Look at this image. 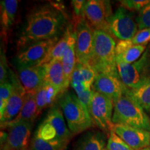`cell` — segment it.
<instances>
[{"mask_svg": "<svg viewBox=\"0 0 150 150\" xmlns=\"http://www.w3.org/2000/svg\"><path fill=\"white\" fill-rule=\"evenodd\" d=\"M67 20L59 8L44 4L31 11L19 35L18 47L22 50L32 43L59 38L65 32Z\"/></svg>", "mask_w": 150, "mask_h": 150, "instance_id": "obj_1", "label": "cell"}, {"mask_svg": "<svg viewBox=\"0 0 150 150\" xmlns=\"http://www.w3.org/2000/svg\"><path fill=\"white\" fill-rule=\"evenodd\" d=\"M115 40L109 33L94 30L93 50L90 65L97 74L100 73L119 76L116 63Z\"/></svg>", "mask_w": 150, "mask_h": 150, "instance_id": "obj_2", "label": "cell"}, {"mask_svg": "<svg viewBox=\"0 0 150 150\" xmlns=\"http://www.w3.org/2000/svg\"><path fill=\"white\" fill-rule=\"evenodd\" d=\"M112 122L150 131V119L145 110L127 93H123L113 102Z\"/></svg>", "mask_w": 150, "mask_h": 150, "instance_id": "obj_3", "label": "cell"}, {"mask_svg": "<svg viewBox=\"0 0 150 150\" xmlns=\"http://www.w3.org/2000/svg\"><path fill=\"white\" fill-rule=\"evenodd\" d=\"M59 105L73 136L88 130L95 125L88 110L74 93L65 91L59 98Z\"/></svg>", "mask_w": 150, "mask_h": 150, "instance_id": "obj_4", "label": "cell"}, {"mask_svg": "<svg viewBox=\"0 0 150 150\" xmlns=\"http://www.w3.org/2000/svg\"><path fill=\"white\" fill-rule=\"evenodd\" d=\"M120 80L128 89H134L145 83L150 76V47L134 63H117Z\"/></svg>", "mask_w": 150, "mask_h": 150, "instance_id": "obj_5", "label": "cell"}, {"mask_svg": "<svg viewBox=\"0 0 150 150\" xmlns=\"http://www.w3.org/2000/svg\"><path fill=\"white\" fill-rule=\"evenodd\" d=\"M33 122L22 121L14 124L1 125V150H20L29 148Z\"/></svg>", "mask_w": 150, "mask_h": 150, "instance_id": "obj_6", "label": "cell"}, {"mask_svg": "<svg viewBox=\"0 0 150 150\" xmlns=\"http://www.w3.org/2000/svg\"><path fill=\"white\" fill-rule=\"evenodd\" d=\"M113 100L106 95L94 91L89 105V112L95 125L109 135L112 125Z\"/></svg>", "mask_w": 150, "mask_h": 150, "instance_id": "obj_7", "label": "cell"}, {"mask_svg": "<svg viewBox=\"0 0 150 150\" xmlns=\"http://www.w3.org/2000/svg\"><path fill=\"white\" fill-rule=\"evenodd\" d=\"M59 38L42 40L29 45L18 52L16 57L17 67L44 65V62Z\"/></svg>", "mask_w": 150, "mask_h": 150, "instance_id": "obj_8", "label": "cell"}, {"mask_svg": "<svg viewBox=\"0 0 150 150\" xmlns=\"http://www.w3.org/2000/svg\"><path fill=\"white\" fill-rule=\"evenodd\" d=\"M138 31L134 15L130 11L119 7L108 23V33L120 40H131Z\"/></svg>", "mask_w": 150, "mask_h": 150, "instance_id": "obj_9", "label": "cell"}, {"mask_svg": "<svg viewBox=\"0 0 150 150\" xmlns=\"http://www.w3.org/2000/svg\"><path fill=\"white\" fill-rule=\"evenodd\" d=\"M77 62L90 65L93 50L94 29L85 18H78L74 31Z\"/></svg>", "mask_w": 150, "mask_h": 150, "instance_id": "obj_10", "label": "cell"}, {"mask_svg": "<svg viewBox=\"0 0 150 150\" xmlns=\"http://www.w3.org/2000/svg\"><path fill=\"white\" fill-rule=\"evenodd\" d=\"M108 1L88 0L83 7V18L94 30H101L108 33V23L112 16Z\"/></svg>", "mask_w": 150, "mask_h": 150, "instance_id": "obj_11", "label": "cell"}, {"mask_svg": "<svg viewBox=\"0 0 150 150\" xmlns=\"http://www.w3.org/2000/svg\"><path fill=\"white\" fill-rule=\"evenodd\" d=\"M110 130L134 150H141L150 145V131L126 125L112 124Z\"/></svg>", "mask_w": 150, "mask_h": 150, "instance_id": "obj_12", "label": "cell"}, {"mask_svg": "<svg viewBox=\"0 0 150 150\" xmlns=\"http://www.w3.org/2000/svg\"><path fill=\"white\" fill-rule=\"evenodd\" d=\"M10 80L13 85V91L4 110L0 113L1 125L10 122L18 115L23 106L27 95L21 82H20L15 75H11Z\"/></svg>", "mask_w": 150, "mask_h": 150, "instance_id": "obj_13", "label": "cell"}, {"mask_svg": "<svg viewBox=\"0 0 150 150\" xmlns=\"http://www.w3.org/2000/svg\"><path fill=\"white\" fill-rule=\"evenodd\" d=\"M20 82L27 94H35L45 83V65L18 67Z\"/></svg>", "mask_w": 150, "mask_h": 150, "instance_id": "obj_14", "label": "cell"}, {"mask_svg": "<svg viewBox=\"0 0 150 150\" xmlns=\"http://www.w3.org/2000/svg\"><path fill=\"white\" fill-rule=\"evenodd\" d=\"M93 89L112 99L114 102L123 93L125 86L119 76L100 73L95 77Z\"/></svg>", "mask_w": 150, "mask_h": 150, "instance_id": "obj_15", "label": "cell"}, {"mask_svg": "<svg viewBox=\"0 0 150 150\" xmlns=\"http://www.w3.org/2000/svg\"><path fill=\"white\" fill-rule=\"evenodd\" d=\"M97 73L90 65L77 62L70 81V85L76 95L93 90Z\"/></svg>", "mask_w": 150, "mask_h": 150, "instance_id": "obj_16", "label": "cell"}, {"mask_svg": "<svg viewBox=\"0 0 150 150\" xmlns=\"http://www.w3.org/2000/svg\"><path fill=\"white\" fill-rule=\"evenodd\" d=\"M147 48V45H135L131 40H120L115 47L116 63H134L141 57Z\"/></svg>", "mask_w": 150, "mask_h": 150, "instance_id": "obj_17", "label": "cell"}, {"mask_svg": "<svg viewBox=\"0 0 150 150\" xmlns=\"http://www.w3.org/2000/svg\"><path fill=\"white\" fill-rule=\"evenodd\" d=\"M45 83L53 86L61 95L67 91L68 86L66 83L61 61L53 60L45 64Z\"/></svg>", "mask_w": 150, "mask_h": 150, "instance_id": "obj_18", "label": "cell"}, {"mask_svg": "<svg viewBox=\"0 0 150 150\" xmlns=\"http://www.w3.org/2000/svg\"><path fill=\"white\" fill-rule=\"evenodd\" d=\"M45 120L55 129L60 140L65 145H67L73 135L65 123L64 115L59 104L54 105L50 108Z\"/></svg>", "mask_w": 150, "mask_h": 150, "instance_id": "obj_19", "label": "cell"}, {"mask_svg": "<svg viewBox=\"0 0 150 150\" xmlns=\"http://www.w3.org/2000/svg\"><path fill=\"white\" fill-rule=\"evenodd\" d=\"M106 138L102 131H88L76 142L74 150H104Z\"/></svg>", "mask_w": 150, "mask_h": 150, "instance_id": "obj_20", "label": "cell"}, {"mask_svg": "<svg viewBox=\"0 0 150 150\" xmlns=\"http://www.w3.org/2000/svg\"><path fill=\"white\" fill-rule=\"evenodd\" d=\"M61 95V94L53 86L45 83L43 84L35 93V101L39 115L45 108L52 106Z\"/></svg>", "mask_w": 150, "mask_h": 150, "instance_id": "obj_21", "label": "cell"}, {"mask_svg": "<svg viewBox=\"0 0 150 150\" xmlns=\"http://www.w3.org/2000/svg\"><path fill=\"white\" fill-rule=\"evenodd\" d=\"M19 1L17 0H1L0 1V21L2 32H6L13 24L18 11Z\"/></svg>", "mask_w": 150, "mask_h": 150, "instance_id": "obj_22", "label": "cell"}, {"mask_svg": "<svg viewBox=\"0 0 150 150\" xmlns=\"http://www.w3.org/2000/svg\"><path fill=\"white\" fill-rule=\"evenodd\" d=\"M38 115L36 101H35V94H27L23 106L18 115L13 121L4 125L14 124L22 121H29L33 122Z\"/></svg>", "mask_w": 150, "mask_h": 150, "instance_id": "obj_23", "label": "cell"}, {"mask_svg": "<svg viewBox=\"0 0 150 150\" xmlns=\"http://www.w3.org/2000/svg\"><path fill=\"white\" fill-rule=\"evenodd\" d=\"M63 65V72H64L65 79L67 86L70 85V81L72 74L76 67L77 59H76V53H75V39L74 35L71 39L70 44L68 45L65 50L63 59L61 61Z\"/></svg>", "mask_w": 150, "mask_h": 150, "instance_id": "obj_24", "label": "cell"}, {"mask_svg": "<svg viewBox=\"0 0 150 150\" xmlns=\"http://www.w3.org/2000/svg\"><path fill=\"white\" fill-rule=\"evenodd\" d=\"M73 35H74V32L72 31V27L67 26L65 32L63 33L62 37L56 43L52 51L49 54L48 56L44 62V65L47 64L51 61H53V60L62 61L65 50H66L68 45L70 44Z\"/></svg>", "mask_w": 150, "mask_h": 150, "instance_id": "obj_25", "label": "cell"}, {"mask_svg": "<svg viewBox=\"0 0 150 150\" xmlns=\"http://www.w3.org/2000/svg\"><path fill=\"white\" fill-rule=\"evenodd\" d=\"M130 96L138 103L145 111L150 110V76L145 83L134 89L127 88Z\"/></svg>", "mask_w": 150, "mask_h": 150, "instance_id": "obj_26", "label": "cell"}, {"mask_svg": "<svg viewBox=\"0 0 150 150\" xmlns=\"http://www.w3.org/2000/svg\"><path fill=\"white\" fill-rule=\"evenodd\" d=\"M35 134L39 138H42V140H45V141L61 144V145L65 146V147H67V145H65L60 140L57 132L54 128V127L45 119L42 121L40 126L38 127Z\"/></svg>", "mask_w": 150, "mask_h": 150, "instance_id": "obj_27", "label": "cell"}, {"mask_svg": "<svg viewBox=\"0 0 150 150\" xmlns=\"http://www.w3.org/2000/svg\"><path fill=\"white\" fill-rule=\"evenodd\" d=\"M65 146L42 140L34 134L30 144V150H65Z\"/></svg>", "mask_w": 150, "mask_h": 150, "instance_id": "obj_28", "label": "cell"}, {"mask_svg": "<svg viewBox=\"0 0 150 150\" xmlns=\"http://www.w3.org/2000/svg\"><path fill=\"white\" fill-rule=\"evenodd\" d=\"M106 148L108 150H134L112 130L110 131Z\"/></svg>", "mask_w": 150, "mask_h": 150, "instance_id": "obj_29", "label": "cell"}, {"mask_svg": "<svg viewBox=\"0 0 150 150\" xmlns=\"http://www.w3.org/2000/svg\"><path fill=\"white\" fill-rule=\"evenodd\" d=\"M13 91V85L11 80L1 84L0 86V113L3 112Z\"/></svg>", "mask_w": 150, "mask_h": 150, "instance_id": "obj_30", "label": "cell"}, {"mask_svg": "<svg viewBox=\"0 0 150 150\" xmlns=\"http://www.w3.org/2000/svg\"><path fill=\"white\" fill-rule=\"evenodd\" d=\"M136 20L138 30L150 29V3L139 11Z\"/></svg>", "mask_w": 150, "mask_h": 150, "instance_id": "obj_31", "label": "cell"}, {"mask_svg": "<svg viewBox=\"0 0 150 150\" xmlns=\"http://www.w3.org/2000/svg\"><path fill=\"white\" fill-rule=\"evenodd\" d=\"M8 76L9 70L6 57L4 47L2 46L1 43L0 48V83L2 84L8 81Z\"/></svg>", "mask_w": 150, "mask_h": 150, "instance_id": "obj_32", "label": "cell"}, {"mask_svg": "<svg viewBox=\"0 0 150 150\" xmlns=\"http://www.w3.org/2000/svg\"><path fill=\"white\" fill-rule=\"evenodd\" d=\"M149 3V0H123V1H120L122 7L130 11H140Z\"/></svg>", "mask_w": 150, "mask_h": 150, "instance_id": "obj_33", "label": "cell"}, {"mask_svg": "<svg viewBox=\"0 0 150 150\" xmlns=\"http://www.w3.org/2000/svg\"><path fill=\"white\" fill-rule=\"evenodd\" d=\"M131 40L135 45H147L148 42H150V29L138 30L135 36Z\"/></svg>", "mask_w": 150, "mask_h": 150, "instance_id": "obj_34", "label": "cell"}, {"mask_svg": "<svg viewBox=\"0 0 150 150\" xmlns=\"http://www.w3.org/2000/svg\"><path fill=\"white\" fill-rule=\"evenodd\" d=\"M86 1L83 0H73L71 1L74 13L76 18H83V7Z\"/></svg>", "mask_w": 150, "mask_h": 150, "instance_id": "obj_35", "label": "cell"}, {"mask_svg": "<svg viewBox=\"0 0 150 150\" xmlns=\"http://www.w3.org/2000/svg\"><path fill=\"white\" fill-rule=\"evenodd\" d=\"M141 150H150V147H147V148H145V149H142Z\"/></svg>", "mask_w": 150, "mask_h": 150, "instance_id": "obj_36", "label": "cell"}, {"mask_svg": "<svg viewBox=\"0 0 150 150\" xmlns=\"http://www.w3.org/2000/svg\"><path fill=\"white\" fill-rule=\"evenodd\" d=\"M20 150H30L29 148H27V149H20Z\"/></svg>", "mask_w": 150, "mask_h": 150, "instance_id": "obj_37", "label": "cell"}, {"mask_svg": "<svg viewBox=\"0 0 150 150\" xmlns=\"http://www.w3.org/2000/svg\"><path fill=\"white\" fill-rule=\"evenodd\" d=\"M104 150H108L107 149H106V148H105V149H104Z\"/></svg>", "mask_w": 150, "mask_h": 150, "instance_id": "obj_38", "label": "cell"}, {"mask_svg": "<svg viewBox=\"0 0 150 150\" xmlns=\"http://www.w3.org/2000/svg\"><path fill=\"white\" fill-rule=\"evenodd\" d=\"M149 112H150V110H149Z\"/></svg>", "mask_w": 150, "mask_h": 150, "instance_id": "obj_39", "label": "cell"}]
</instances>
